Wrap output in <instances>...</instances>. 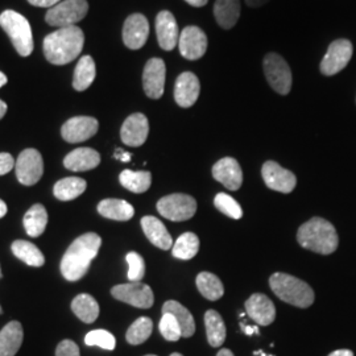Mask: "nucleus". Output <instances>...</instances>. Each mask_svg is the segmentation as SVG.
Segmentation results:
<instances>
[{"label":"nucleus","mask_w":356,"mask_h":356,"mask_svg":"<svg viewBox=\"0 0 356 356\" xmlns=\"http://www.w3.org/2000/svg\"><path fill=\"white\" fill-rule=\"evenodd\" d=\"M102 239L94 232L83 234L70 244L61 260V273L67 281L81 280L97 257Z\"/></svg>","instance_id":"nucleus-1"},{"label":"nucleus","mask_w":356,"mask_h":356,"mask_svg":"<svg viewBox=\"0 0 356 356\" xmlns=\"http://www.w3.org/2000/svg\"><path fill=\"white\" fill-rule=\"evenodd\" d=\"M85 44V35L76 26H65L44 40V54L53 65H66L76 60Z\"/></svg>","instance_id":"nucleus-2"},{"label":"nucleus","mask_w":356,"mask_h":356,"mask_svg":"<svg viewBox=\"0 0 356 356\" xmlns=\"http://www.w3.org/2000/svg\"><path fill=\"white\" fill-rule=\"evenodd\" d=\"M297 241L305 250L316 254H330L337 251L339 238L337 229L323 218H312L297 232Z\"/></svg>","instance_id":"nucleus-3"},{"label":"nucleus","mask_w":356,"mask_h":356,"mask_svg":"<svg viewBox=\"0 0 356 356\" xmlns=\"http://www.w3.org/2000/svg\"><path fill=\"white\" fill-rule=\"evenodd\" d=\"M269 285L281 301L301 309H305L314 302V291L305 281L300 280L286 273H273L269 277Z\"/></svg>","instance_id":"nucleus-4"},{"label":"nucleus","mask_w":356,"mask_h":356,"mask_svg":"<svg viewBox=\"0 0 356 356\" xmlns=\"http://www.w3.org/2000/svg\"><path fill=\"white\" fill-rule=\"evenodd\" d=\"M0 26L10 36L20 56L26 57L33 51L32 28L23 15L7 10L0 15Z\"/></svg>","instance_id":"nucleus-5"},{"label":"nucleus","mask_w":356,"mask_h":356,"mask_svg":"<svg viewBox=\"0 0 356 356\" xmlns=\"http://www.w3.org/2000/svg\"><path fill=\"white\" fill-rule=\"evenodd\" d=\"M88 11L89 4L86 0H64L57 6L51 7L45 15V20L51 26H73L78 22L83 20Z\"/></svg>","instance_id":"nucleus-6"},{"label":"nucleus","mask_w":356,"mask_h":356,"mask_svg":"<svg viewBox=\"0 0 356 356\" xmlns=\"http://www.w3.org/2000/svg\"><path fill=\"white\" fill-rule=\"evenodd\" d=\"M157 210L169 220L184 222L195 216L197 201L188 194H170L157 202Z\"/></svg>","instance_id":"nucleus-7"},{"label":"nucleus","mask_w":356,"mask_h":356,"mask_svg":"<svg viewBox=\"0 0 356 356\" xmlns=\"http://www.w3.org/2000/svg\"><path fill=\"white\" fill-rule=\"evenodd\" d=\"M264 73L270 88L280 95H286L292 89V72L288 63L277 53H269L264 58Z\"/></svg>","instance_id":"nucleus-8"},{"label":"nucleus","mask_w":356,"mask_h":356,"mask_svg":"<svg viewBox=\"0 0 356 356\" xmlns=\"http://www.w3.org/2000/svg\"><path fill=\"white\" fill-rule=\"evenodd\" d=\"M353 51V44L348 40L341 38L332 41L319 66L321 73L323 76H330L342 72L350 63Z\"/></svg>","instance_id":"nucleus-9"},{"label":"nucleus","mask_w":356,"mask_h":356,"mask_svg":"<svg viewBox=\"0 0 356 356\" xmlns=\"http://www.w3.org/2000/svg\"><path fill=\"white\" fill-rule=\"evenodd\" d=\"M111 294L116 300L139 309H149L154 304V296L151 286L140 281L116 285L111 289Z\"/></svg>","instance_id":"nucleus-10"},{"label":"nucleus","mask_w":356,"mask_h":356,"mask_svg":"<svg viewBox=\"0 0 356 356\" xmlns=\"http://www.w3.org/2000/svg\"><path fill=\"white\" fill-rule=\"evenodd\" d=\"M15 169L20 184L26 186H32L38 184L44 173V161L41 153L33 148L24 149L19 154Z\"/></svg>","instance_id":"nucleus-11"},{"label":"nucleus","mask_w":356,"mask_h":356,"mask_svg":"<svg viewBox=\"0 0 356 356\" xmlns=\"http://www.w3.org/2000/svg\"><path fill=\"white\" fill-rule=\"evenodd\" d=\"M178 48L181 56L186 60H200L204 57L207 49V36L198 26H186L179 35Z\"/></svg>","instance_id":"nucleus-12"},{"label":"nucleus","mask_w":356,"mask_h":356,"mask_svg":"<svg viewBox=\"0 0 356 356\" xmlns=\"http://www.w3.org/2000/svg\"><path fill=\"white\" fill-rule=\"evenodd\" d=\"M165 63L161 58H151L143 72V88L151 99H160L165 88Z\"/></svg>","instance_id":"nucleus-13"},{"label":"nucleus","mask_w":356,"mask_h":356,"mask_svg":"<svg viewBox=\"0 0 356 356\" xmlns=\"http://www.w3.org/2000/svg\"><path fill=\"white\" fill-rule=\"evenodd\" d=\"M263 179L269 189L289 194L297 185V178L291 170L284 169L276 161H267L261 169Z\"/></svg>","instance_id":"nucleus-14"},{"label":"nucleus","mask_w":356,"mask_h":356,"mask_svg":"<svg viewBox=\"0 0 356 356\" xmlns=\"http://www.w3.org/2000/svg\"><path fill=\"white\" fill-rule=\"evenodd\" d=\"M99 128L97 119L91 116H76L69 119L61 128V135L67 143H82L92 138Z\"/></svg>","instance_id":"nucleus-15"},{"label":"nucleus","mask_w":356,"mask_h":356,"mask_svg":"<svg viewBox=\"0 0 356 356\" xmlns=\"http://www.w3.org/2000/svg\"><path fill=\"white\" fill-rule=\"evenodd\" d=\"M148 36H149V24L147 17L141 13H134L128 16L123 26L124 45L132 51H138L144 47Z\"/></svg>","instance_id":"nucleus-16"},{"label":"nucleus","mask_w":356,"mask_h":356,"mask_svg":"<svg viewBox=\"0 0 356 356\" xmlns=\"http://www.w3.org/2000/svg\"><path fill=\"white\" fill-rule=\"evenodd\" d=\"M149 134V123L145 115L132 114L128 116L120 129L122 141L128 147H140Z\"/></svg>","instance_id":"nucleus-17"},{"label":"nucleus","mask_w":356,"mask_h":356,"mask_svg":"<svg viewBox=\"0 0 356 356\" xmlns=\"http://www.w3.org/2000/svg\"><path fill=\"white\" fill-rule=\"evenodd\" d=\"M245 312L260 326H269L276 318V307L266 294L254 293L245 301Z\"/></svg>","instance_id":"nucleus-18"},{"label":"nucleus","mask_w":356,"mask_h":356,"mask_svg":"<svg viewBox=\"0 0 356 356\" xmlns=\"http://www.w3.org/2000/svg\"><path fill=\"white\" fill-rule=\"evenodd\" d=\"M213 177L223 184L229 191H238L242 186V168L235 159L223 157L213 166Z\"/></svg>","instance_id":"nucleus-19"},{"label":"nucleus","mask_w":356,"mask_h":356,"mask_svg":"<svg viewBox=\"0 0 356 356\" xmlns=\"http://www.w3.org/2000/svg\"><path fill=\"white\" fill-rule=\"evenodd\" d=\"M156 33L159 45L166 51H173L179 40L178 26L173 13L163 11L156 17Z\"/></svg>","instance_id":"nucleus-20"},{"label":"nucleus","mask_w":356,"mask_h":356,"mask_svg":"<svg viewBox=\"0 0 356 356\" xmlns=\"http://www.w3.org/2000/svg\"><path fill=\"white\" fill-rule=\"evenodd\" d=\"M201 91L200 79L194 73L186 72L178 76L175 86V99L179 107L188 108L197 102Z\"/></svg>","instance_id":"nucleus-21"},{"label":"nucleus","mask_w":356,"mask_h":356,"mask_svg":"<svg viewBox=\"0 0 356 356\" xmlns=\"http://www.w3.org/2000/svg\"><path fill=\"white\" fill-rule=\"evenodd\" d=\"M24 331L20 322L11 321L0 331V356H15L23 344Z\"/></svg>","instance_id":"nucleus-22"},{"label":"nucleus","mask_w":356,"mask_h":356,"mask_svg":"<svg viewBox=\"0 0 356 356\" xmlns=\"http://www.w3.org/2000/svg\"><path fill=\"white\" fill-rule=\"evenodd\" d=\"M141 227L145 236L149 239V242L152 243L153 245L164 251L170 250V247H173L170 234L168 232L164 223L156 216H144L141 219Z\"/></svg>","instance_id":"nucleus-23"},{"label":"nucleus","mask_w":356,"mask_h":356,"mask_svg":"<svg viewBox=\"0 0 356 356\" xmlns=\"http://www.w3.org/2000/svg\"><path fill=\"white\" fill-rule=\"evenodd\" d=\"M101 164V154L91 148H76L64 160L66 169L73 172H88Z\"/></svg>","instance_id":"nucleus-24"},{"label":"nucleus","mask_w":356,"mask_h":356,"mask_svg":"<svg viewBox=\"0 0 356 356\" xmlns=\"http://www.w3.org/2000/svg\"><path fill=\"white\" fill-rule=\"evenodd\" d=\"M214 15L219 26L223 29H231L239 20L241 0H216Z\"/></svg>","instance_id":"nucleus-25"},{"label":"nucleus","mask_w":356,"mask_h":356,"mask_svg":"<svg viewBox=\"0 0 356 356\" xmlns=\"http://www.w3.org/2000/svg\"><path fill=\"white\" fill-rule=\"evenodd\" d=\"M98 213L107 219L126 222L134 216L135 210H134V206L128 204L127 201L108 198V200H103L99 202Z\"/></svg>","instance_id":"nucleus-26"},{"label":"nucleus","mask_w":356,"mask_h":356,"mask_svg":"<svg viewBox=\"0 0 356 356\" xmlns=\"http://www.w3.org/2000/svg\"><path fill=\"white\" fill-rule=\"evenodd\" d=\"M88 184L85 179L79 177H66L60 179L54 188L53 193L54 197L60 201H72L76 200L79 195L83 194V191H86Z\"/></svg>","instance_id":"nucleus-27"},{"label":"nucleus","mask_w":356,"mask_h":356,"mask_svg":"<svg viewBox=\"0 0 356 356\" xmlns=\"http://www.w3.org/2000/svg\"><path fill=\"white\" fill-rule=\"evenodd\" d=\"M207 341L211 347H220L226 341V325L216 310H207L204 314Z\"/></svg>","instance_id":"nucleus-28"},{"label":"nucleus","mask_w":356,"mask_h":356,"mask_svg":"<svg viewBox=\"0 0 356 356\" xmlns=\"http://www.w3.org/2000/svg\"><path fill=\"white\" fill-rule=\"evenodd\" d=\"M24 229L31 238L40 236L48 225V213L42 204H33L24 216Z\"/></svg>","instance_id":"nucleus-29"},{"label":"nucleus","mask_w":356,"mask_h":356,"mask_svg":"<svg viewBox=\"0 0 356 356\" xmlns=\"http://www.w3.org/2000/svg\"><path fill=\"white\" fill-rule=\"evenodd\" d=\"M163 313H169L175 316V318L177 319L179 323L184 338H191V335L195 332V322L191 312L177 301H172V300L166 301L163 306Z\"/></svg>","instance_id":"nucleus-30"},{"label":"nucleus","mask_w":356,"mask_h":356,"mask_svg":"<svg viewBox=\"0 0 356 356\" xmlns=\"http://www.w3.org/2000/svg\"><path fill=\"white\" fill-rule=\"evenodd\" d=\"M72 310L85 323L95 322L99 316V305L90 294H79L72 302Z\"/></svg>","instance_id":"nucleus-31"},{"label":"nucleus","mask_w":356,"mask_h":356,"mask_svg":"<svg viewBox=\"0 0 356 356\" xmlns=\"http://www.w3.org/2000/svg\"><path fill=\"white\" fill-rule=\"evenodd\" d=\"M119 181H120L122 186H124L127 191L141 194V193H145L151 188L152 175L147 170L135 172V170L126 169L120 173Z\"/></svg>","instance_id":"nucleus-32"},{"label":"nucleus","mask_w":356,"mask_h":356,"mask_svg":"<svg viewBox=\"0 0 356 356\" xmlns=\"http://www.w3.org/2000/svg\"><path fill=\"white\" fill-rule=\"evenodd\" d=\"M97 76L95 63L90 56H83L76 66L74 70V79H73V88L76 91H83L89 89L91 83L94 82Z\"/></svg>","instance_id":"nucleus-33"},{"label":"nucleus","mask_w":356,"mask_h":356,"mask_svg":"<svg viewBox=\"0 0 356 356\" xmlns=\"http://www.w3.org/2000/svg\"><path fill=\"white\" fill-rule=\"evenodd\" d=\"M13 254L31 267H42L45 257L38 247L26 241H15L11 245Z\"/></svg>","instance_id":"nucleus-34"},{"label":"nucleus","mask_w":356,"mask_h":356,"mask_svg":"<svg viewBox=\"0 0 356 356\" xmlns=\"http://www.w3.org/2000/svg\"><path fill=\"white\" fill-rule=\"evenodd\" d=\"M197 288L200 293L204 296V298L210 301H216L225 294V286L223 282L219 280V277L210 273V272H201L197 276Z\"/></svg>","instance_id":"nucleus-35"},{"label":"nucleus","mask_w":356,"mask_h":356,"mask_svg":"<svg viewBox=\"0 0 356 356\" xmlns=\"http://www.w3.org/2000/svg\"><path fill=\"white\" fill-rule=\"evenodd\" d=\"M200 250V239L193 232H185L172 247V254L181 260H191Z\"/></svg>","instance_id":"nucleus-36"},{"label":"nucleus","mask_w":356,"mask_h":356,"mask_svg":"<svg viewBox=\"0 0 356 356\" xmlns=\"http://www.w3.org/2000/svg\"><path fill=\"white\" fill-rule=\"evenodd\" d=\"M153 322L152 319L148 317H140L136 319L127 330L126 339L129 344L138 346L144 343L152 334Z\"/></svg>","instance_id":"nucleus-37"},{"label":"nucleus","mask_w":356,"mask_h":356,"mask_svg":"<svg viewBox=\"0 0 356 356\" xmlns=\"http://www.w3.org/2000/svg\"><path fill=\"white\" fill-rule=\"evenodd\" d=\"M214 204L216 209L223 213L225 216H229L232 219H241L243 216L242 207L238 204L231 195L225 194V193H219L216 194L214 198Z\"/></svg>","instance_id":"nucleus-38"},{"label":"nucleus","mask_w":356,"mask_h":356,"mask_svg":"<svg viewBox=\"0 0 356 356\" xmlns=\"http://www.w3.org/2000/svg\"><path fill=\"white\" fill-rule=\"evenodd\" d=\"M85 343L88 346H97L103 350L113 351L116 346V339L111 332L107 330H92L86 334Z\"/></svg>","instance_id":"nucleus-39"},{"label":"nucleus","mask_w":356,"mask_h":356,"mask_svg":"<svg viewBox=\"0 0 356 356\" xmlns=\"http://www.w3.org/2000/svg\"><path fill=\"white\" fill-rule=\"evenodd\" d=\"M159 329H160L161 335L164 337V339L169 341V342H177L178 339L182 337L177 319L169 313H163Z\"/></svg>","instance_id":"nucleus-40"},{"label":"nucleus","mask_w":356,"mask_h":356,"mask_svg":"<svg viewBox=\"0 0 356 356\" xmlns=\"http://www.w3.org/2000/svg\"><path fill=\"white\" fill-rule=\"evenodd\" d=\"M128 266V280L129 282H139L145 275L144 259L138 252H129L126 257Z\"/></svg>","instance_id":"nucleus-41"},{"label":"nucleus","mask_w":356,"mask_h":356,"mask_svg":"<svg viewBox=\"0 0 356 356\" xmlns=\"http://www.w3.org/2000/svg\"><path fill=\"white\" fill-rule=\"evenodd\" d=\"M56 356H81L79 347L73 341L65 339L57 346Z\"/></svg>","instance_id":"nucleus-42"},{"label":"nucleus","mask_w":356,"mask_h":356,"mask_svg":"<svg viewBox=\"0 0 356 356\" xmlns=\"http://www.w3.org/2000/svg\"><path fill=\"white\" fill-rule=\"evenodd\" d=\"M16 161L10 153H0V176L7 175L15 168Z\"/></svg>","instance_id":"nucleus-43"},{"label":"nucleus","mask_w":356,"mask_h":356,"mask_svg":"<svg viewBox=\"0 0 356 356\" xmlns=\"http://www.w3.org/2000/svg\"><path fill=\"white\" fill-rule=\"evenodd\" d=\"M35 7H44V8H51L61 3L63 0H28Z\"/></svg>","instance_id":"nucleus-44"},{"label":"nucleus","mask_w":356,"mask_h":356,"mask_svg":"<svg viewBox=\"0 0 356 356\" xmlns=\"http://www.w3.org/2000/svg\"><path fill=\"white\" fill-rule=\"evenodd\" d=\"M131 157H132V154L129 152H124L123 149H116V152H115V159H118L123 163L131 161Z\"/></svg>","instance_id":"nucleus-45"},{"label":"nucleus","mask_w":356,"mask_h":356,"mask_svg":"<svg viewBox=\"0 0 356 356\" xmlns=\"http://www.w3.org/2000/svg\"><path fill=\"white\" fill-rule=\"evenodd\" d=\"M268 1H269V0H245V3H247L250 7H252V8L261 7V6L267 4Z\"/></svg>","instance_id":"nucleus-46"},{"label":"nucleus","mask_w":356,"mask_h":356,"mask_svg":"<svg viewBox=\"0 0 356 356\" xmlns=\"http://www.w3.org/2000/svg\"><path fill=\"white\" fill-rule=\"evenodd\" d=\"M329 356H354V353L351 350H337Z\"/></svg>","instance_id":"nucleus-47"},{"label":"nucleus","mask_w":356,"mask_h":356,"mask_svg":"<svg viewBox=\"0 0 356 356\" xmlns=\"http://www.w3.org/2000/svg\"><path fill=\"white\" fill-rule=\"evenodd\" d=\"M243 331L247 334V335H252V334H259V329L256 326H247V325H243Z\"/></svg>","instance_id":"nucleus-48"},{"label":"nucleus","mask_w":356,"mask_h":356,"mask_svg":"<svg viewBox=\"0 0 356 356\" xmlns=\"http://www.w3.org/2000/svg\"><path fill=\"white\" fill-rule=\"evenodd\" d=\"M186 3H189L193 7H204L207 4L209 0H185Z\"/></svg>","instance_id":"nucleus-49"},{"label":"nucleus","mask_w":356,"mask_h":356,"mask_svg":"<svg viewBox=\"0 0 356 356\" xmlns=\"http://www.w3.org/2000/svg\"><path fill=\"white\" fill-rule=\"evenodd\" d=\"M6 214H7V204L0 200V218H3Z\"/></svg>","instance_id":"nucleus-50"},{"label":"nucleus","mask_w":356,"mask_h":356,"mask_svg":"<svg viewBox=\"0 0 356 356\" xmlns=\"http://www.w3.org/2000/svg\"><path fill=\"white\" fill-rule=\"evenodd\" d=\"M6 113H7V104L0 99V119H3Z\"/></svg>","instance_id":"nucleus-51"},{"label":"nucleus","mask_w":356,"mask_h":356,"mask_svg":"<svg viewBox=\"0 0 356 356\" xmlns=\"http://www.w3.org/2000/svg\"><path fill=\"white\" fill-rule=\"evenodd\" d=\"M216 356H234V354L229 351V348H223V350H220V351L218 353V355Z\"/></svg>","instance_id":"nucleus-52"},{"label":"nucleus","mask_w":356,"mask_h":356,"mask_svg":"<svg viewBox=\"0 0 356 356\" xmlns=\"http://www.w3.org/2000/svg\"><path fill=\"white\" fill-rule=\"evenodd\" d=\"M7 83V76L0 72V88H3Z\"/></svg>","instance_id":"nucleus-53"},{"label":"nucleus","mask_w":356,"mask_h":356,"mask_svg":"<svg viewBox=\"0 0 356 356\" xmlns=\"http://www.w3.org/2000/svg\"><path fill=\"white\" fill-rule=\"evenodd\" d=\"M170 356H184V355H181V354H178V353H173V354H172V355Z\"/></svg>","instance_id":"nucleus-54"},{"label":"nucleus","mask_w":356,"mask_h":356,"mask_svg":"<svg viewBox=\"0 0 356 356\" xmlns=\"http://www.w3.org/2000/svg\"><path fill=\"white\" fill-rule=\"evenodd\" d=\"M0 277H1V269H0Z\"/></svg>","instance_id":"nucleus-55"},{"label":"nucleus","mask_w":356,"mask_h":356,"mask_svg":"<svg viewBox=\"0 0 356 356\" xmlns=\"http://www.w3.org/2000/svg\"><path fill=\"white\" fill-rule=\"evenodd\" d=\"M145 356H156V355H145Z\"/></svg>","instance_id":"nucleus-56"},{"label":"nucleus","mask_w":356,"mask_h":356,"mask_svg":"<svg viewBox=\"0 0 356 356\" xmlns=\"http://www.w3.org/2000/svg\"><path fill=\"white\" fill-rule=\"evenodd\" d=\"M0 313H1V309H0Z\"/></svg>","instance_id":"nucleus-57"}]
</instances>
